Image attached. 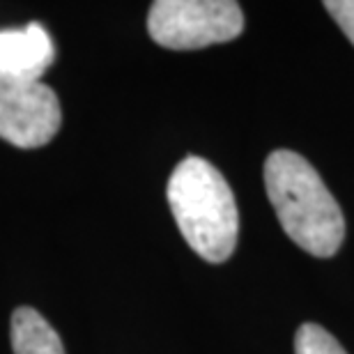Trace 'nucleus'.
<instances>
[{
	"mask_svg": "<svg viewBox=\"0 0 354 354\" xmlns=\"http://www.w3.org/2000/svg\"><path fill=\"white\" fill-rule=\"evenodd\" d=\"M324 7L334 17L336 24L341 26L345 37L354 44V0H327Z\"/></svg>",
	"mask_w": 354,
	"mask_h": 354,
	"instance_id": "8",
	"label": "nucleus"
},
{
	"mask_svg": "<svg viewBox=\"0 0 354 354\" xmlns=\"http://www.w3.org/2000/svg\"><path fill=\"white\" fill-rule=\"evenodd\" d=\"M244 12L235 0H157L147 14V32L159 46L196 51L237 39Z\"/></svg>",
	"mask_w": 354,
	"mask_h": 354,
	"instance_id": "3",
	"label": "nucleus"
},
{
	"mask_svg": "<svg viewBox=\"0 0 354 354\" xmlns=\"http://www.w3.org/2000/svg\"><path fill=\"white\" fill-rule=\"evenodd\" d=\"M295 354H348L343 345L320 324H301L295 336Z\"/></svg>",
	"mask_w": 354,
	"mask_h": 354,
	"instance_id": "7",
	"label": "nucleus"
},
{
	"mask_svg": "<svg viewBox=\"0 0 354 354\" xmlns=\"http://www.w3.org/2000/svg\"><path fill=\"white\" fill-rule=\"evenodd\" d=\"M265 187L288 237L310 256L331 258L345 239V218L322 177L306 159L276 150L265 161Z\"/></svg>",
	"mask_w": 354,
	"mask_h": 354,
	"instance_id": "1",
	"label": "nucleus"
},
{
	"mask_svg": "<svg viewBox=\"0 0 354 354\" xmlns=\"http://www.w3.org/2000/svg\"><path fill=\"white\" fill-rule=\"evenodd\" d=\"M12 348L14 354H65L60 336L30 306H21L12 315Z\"/></svg>",
	"mask_w": 354,
	"mask_h": 354,
	"instance_id": "6",
	"label": "nucleus"
},
{
	"mask_svg": "<svg viewBox=\"0 0 354 354\" xmlns=\"http://www.w3.org/2000/svg\"><path fill=\"white\" fill-rule=\"evenodd\" d=\"M168 205L182 237L203 260L225 263L237 246L239 212L230 184L209 161L182 159L168 180Z\"/></svg>",
	"mask_w": 354,
	"mask_h": 354,
	"instance_id": "2",
	"label": "nucleus"
},
{
	"mask_svg": "<svg viewBox=\"0 0 354 354\" xmlns=\"http://www.w3.org/2000/svg\"><path fill=\"white\" fill-rule=\"evenodd\" d=\"M60 122V102L51 88L0 76V138L21 150H35L58 133Z\"/></svg>",
	"mask_w": 354,
	"mask_h": 354,
	"instance_id": "4",
	"label": "nucleus"
},
{
	"mask_svg": "<svg viewBox=\"0 0 354 354\" xmlns=\"http://www.w3.org/2000/svg\"><path fill=\"white\" fill-rule=\"evenodd\" d=\"M53 60L55 44L41 24L0 28V76L17 81H39Z\"/></svg>",
	"mask_w": 354,
	"mask_h": 354,
	"instance_id": "5",
	"label": "nucleus"
}]
</instances>
